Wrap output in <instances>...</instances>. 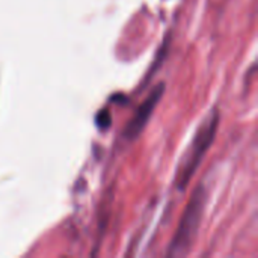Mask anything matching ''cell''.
Here are the masks:
<instances>
[{
	"instance_id": "cell-1",
	"label": "cell",
	"mask_w": 258,
	"mask_h": 258,
	"mask_svg": "<svg viewBox=\"0 0 258 258\" xmlns=\"http://www.w3.org/2000/svg\"><path fill=\"white\" fill-rule=\"evenodd\" d=\"M204 207H206V194L203 187H198L194 195L190 197L184 213L181 216V221L178 224V228L174 234V239L169 245L168 255L171 257H178V255H186L198 234L203 215H204Z\"/></svg>"
},
{
	"instance_id": "cell-2",
	"label": "cell",
	"mask_w": 258,
	"mask_h": 258,
	"mask_svg": "<svg viewBox=\"0 0 258 258\" xmlns=\"http://www.w3.org/2000/svg\"><path fill=\"white\" fill-rule=\"evenodd\" d=\"M218 124H219V113L216 110L209 112L207 118L201 122V125L195 135V139L190 145V153L186 157L184 166L178 175V187L180 189L186 187V184L192 180L195 171L201 165L204 156L207 154V150L210 148V145L215 141V136L218 132Z\"/></svg>"
},
{
	"instance_id": "cell-3",
	"label": "cell",
	"mask_w": 258,
	"mask_h": 258,
	"mask_svg": "<svg viewBox=\"0 0 258 258\" xmlns=\"http://www.w3.org/2000/svg\"><path fill=\"white\" fill-rule=\"evenodd\" d=\"M163 92H165V85L163 83H160V85H157L156 88L151 89V92L142 101V104L138 107L135 116L132 118V121L128 122V125H127V128L124 132V136L127 139L133 141V139H136L142 133V130L145 128V125H147L148 119L151 118L154 109L157 107V104H159Z\"/></svg>"
},
{
	"instance_id": "cell-4",
	"label": "cell",
	"mask_w": 258,
	"mask_h": 258,
	"mask_svg": "<svg viewBox=\"0 0 258 258\" xmlns=\"http://www.w3.org/2000/svg\"><path fill=\"white\" fill-rule=\"evenodd\" d=\"M97 125L100 128H107L110 125V116L107 112H100L97 116Z\"/></svg>"
}]
</instances>
